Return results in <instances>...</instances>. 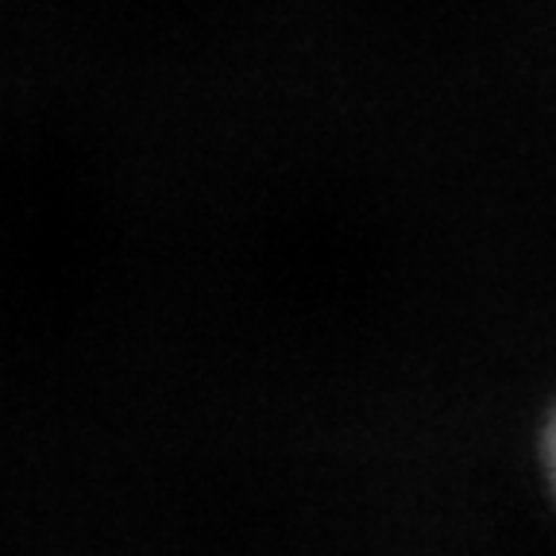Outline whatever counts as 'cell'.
Returning <instances> with one entry per match:
<instances>
[{"label": "cell", "instance_id": "1", "mask_svg": "<svg viewBox=\"0 0 556 556\" xmlns=\"http://www.w3.org/2000/svg\"><path fill=\"white\" fill-rule=\"evenodd\" d=\"M548 471H553V483H556V417H553V429H548Z\"/></svg>", "mask_w": 556, "mask_h": 556}]
</instances>
